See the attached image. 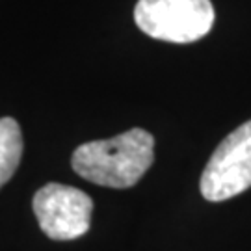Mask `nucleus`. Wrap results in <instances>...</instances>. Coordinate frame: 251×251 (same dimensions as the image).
<instances>
[{"label":"nucleus","instance_id":"nucleus-4","mask_svg":"<svg viewBox=\"0 0 251 251\" xmlns=\"http://www.w3.org/2000/svg\"><path fill=\"white\" fill-rule=\"evenodd\" d=\"M32 208L41 231L52 240H75L90 231L93 201L75 186L49 182L36 192Z\"/></svg>","mask_w":251,"mask_h":251},{"label":"nucleus","instance_id":"nucleus-3","mask_svg":"<svg viewBox=\"0 0 251 251\" xmlns=\"http://www.w3.org/2000/svg\"><path fill=\"white\" fill-rule=\"evenodd\" d=\"M206 201H227L251 188V121L234 128L206 162L201 182Z\"/></svg>","mask_w":251,"mask_h":251},{"label":"nucleus","instance_id":"nucleus-1","mask_svg":"<svg viewBox=\"0 0 251 251\" xmlns=\"http://www.w3.org/2000/svg\"><path fill=\"white\" fill-rule=\"evenodd\" d=\"M154 160V138L144 128H130L110 140L78 145L71 166L82 179L108 188H130Z\"/></svg>","mask_w":251,"mask_h":251},{"label":"nucleus","instance_id":"nucleus-5","mask_svg":"<svg viewBox=\"0 0 251 251\" xmlns=\"http://www.w3.org/2000/svg\"><path fill=\"white\" fill-rule=\"evenodd\" d=\"M23 156V132L13 117L0 119V188L17 171Z\"/></svg>","mask_w":251,"mask_h":251},{"label":"nucleus","instance_id":"nucleus-2","mask_svg":"<svg viewBox=\"0 0 251 251\" xmlns=\"http://www.w3.org/2000/svg\"><path fill=\"white\" fill-rule=\"evenodd\" d=\"M210 0H138L134 21L152 39L168 43H194L214 25Z\"/></svg>","mask_w":251,"mask_h":251}]
</instances>
